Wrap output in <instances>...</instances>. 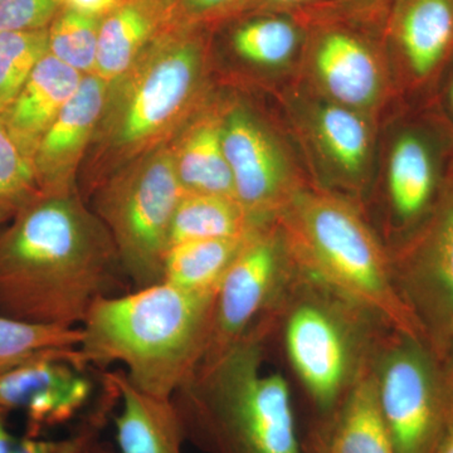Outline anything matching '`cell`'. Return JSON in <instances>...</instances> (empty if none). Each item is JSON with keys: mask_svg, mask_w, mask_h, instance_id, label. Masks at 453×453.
I'll return each instance as SVG.
<instances>
[{"mask_svg": "<svg viewBox=\"0 0 453 453\" xmlns=\"http://www.w3.org/2000/svg\"><path fill=\"white\" fill-rule=\"evenodd\" d=\"M61 9L59 0H0V32L49 29Z\"/></svg>", "mask_w": 453, "mask_h": 453, "instance_id": "32", "label": "cell"}, {"mask_svg": "<svg viewBox=\"0 0 453 453\" xmlns=\"http://www.w3.org/2000/svg\"><path fill=\"white\" fill-rule=\"evenodd\" d=\"M223 113L210 112L196 119L172 148L175 172L184 193L235 199L223 149Z\"/></svg>", "mask_w": 453, "mask_h": 453, "instance_id": "18", "label": "cell"}, {"mask_svg": "<svg viewBox=\"0 0 453 453\" xmlns=\"http://www.w3.org/2000/svg\"><path fill=\"white\" fill-rule=\"evenodd\" d=\"M107 91L109 83L96 74L83 76L74 96L41 139L33 166L42 195L71 193L74 169L96 133Z\"/></svg>", "mask_w": 453, "mask_h": 453, "instance_id": "12", "label": "cell"}, {"mask_svg": "<svg viewBox=\"0 0 453 453\" xmlns=\"http://www.w3.org/2000/svg\"><path fill=\"white\" fill-rule=\"evenodd\" d=\"M257 325L172 396L187 442L207 453H305L288 380L265 371Z\"/></svg>", "mask_w": 453, "mask_h": 453, "instance_id": "3", "label": "cell"}, {"mask_svg": "<svg viewBox=\"0 0 453 453\" xmlns=\"http://www.w3.org/2000/svg\"><path fill=\"white\" fill-rule=\"evenodd\" d=\"M451 104H452V107H453V83H452V88H451Z\"/></svg>", "mask_w": 453, "mask_h": 453, "instance_id": "39", "label": "cell"}, {"mask_svg": "<svg viewBox=\"0 0 453 453\" xmlns=\"http://www.w3.org/2000/svg\"><path fill=\"white\" fill-rule=\"evenodd\" d=\"M296 273L280 226H259L217 290L210 340L199 368L213 365L253 327L268 320Z\"/></svg>", "mask_w": 453, "mask_h": 453, "instance_id": "8", "label": "cell"}, {"mask_svg": "<svg viewBox=\"0 0 453 453\" xmlns=\"http://www.w3.org/2000/svg\"><path fill=\"white\" fill-rule=\"evenodd\" d=\"M106 372L120 392L121 410L113 414L119 453H183L187 441L173 399L136 388L124 369Z\"/></svg>", "mask_w": 453, "mask_h": 453, "instance_id": "16", "label": "cell"}, {"mask_svg": "<svg viewBox=\"0 0 453 453\" xmlns=\"http://www.w3.org/2000/svg\"><path fill=\"white\" fill-rule=\"evenodd\" d=\"M61 7L88 16H106L118 4L119 0H59Z\"/></svg>", "mask_w": 453, "mask_h": 453, "instance_id": "34", "label": "cell"}, {"mask_svg": "<svg viewBox=\"0 0 453 453\" xmlns=\"http://www.w3.org/2000/svg\"><path fill=\"white\" fill-rule=\"evenodd\" d=\"M170 26L166 0H119L101 18L94 74L109 85L118 81Z\"/></svg>", "mask_w": 453, "mask_h": 453, "instance_id": "15", "label": "cell"}, {"mask_svg": "<svg viewBox=\"0 0 453 453\" xmlns=\"http://www.w3.org/2000/svg\"><path fill=\"white\" fill-rule=\"evenodd\" d=\"M120 402L118 390L110 386L101 387V393L76 428L77 441L73 453H119L101 440L104 428L113 416Z\"/></svg>", "mask_w": 453, "mask_h": 453, "instance_id": "31", "label": "cell"}, {"mask_svg": "<svg viewBox=\"0 0 453 453\" xmlns=\"http://www.w3.org/2000/svg\"><path fill=\"white\" fill-rule=\"evenodd\" d=\"M140 160L98 193L94 211L111 235L133 290L163 281L170 226L184 196L172 148Z\"/></svg>", "mask_w": 453, "mask_h": 453, "instance_id": "7", "label": "cell"}, {"mask_svg": "<svg viewBox=\"0 0 453 453\" xmlns=\"http://www.w3.org/2000/svg\"><path fill=\"white\" fill-rule=\"evenodd\" d=\"M398 288L404 301L407 296L419 301L441 329L453 334V207Z\"/></svg>", "mask_w": 453, "mask_h": 453, "instance_id": "20", "label": "cell"}, {"mask_svg": "<svg viewBox=\"0 0 453 453\" xmlns=\"http://www.w3.org/2000/svg\"><path fill=\"white\" fill-rule=\"evenodd\" d=\"M0 232V315L79 327L98 299L122 294L111 235L73 193L40 195Z\"/></svg>", "mask_w": 453, "mask_h": 453, "instance_id": "1", "label": "cell"}, {"mask_svg": "<svg viewBox=\"0 0 453 453\" xmlns=\"http://www.w3.org/2000/svg\"><path fill=\"white\" fill-rule=\"evenodd\" d=\"M11 217H13V214H12L11 211L0 210V226H2L3 223L7 222Z\"/></svg>", "mask_w": 453, "mask_h": 453, "instance_id": "37", "label": "cell"}, {"mask_svg": "<svg viewBox=\"0 0 453 453\" xmlns=\"http://www.w3.org/2000/svg\"><path fill=\"white\" fill-rule=\"evenodd\" d=\"M214 299L166 282L101 297L81 325L83 366L119 363L136 388L172 398L205 356Z\"/></svg>", "mask_w": 453, "mask_h": 453, "instance_id": "2", "label": "cell"}, {"mask_svg": "<svg viewBox=\"0 0 453 453\" xmlns=\"http://www.w3.org/2000/svg\"><path fill=\"white\" fill-rule=\"evenodd\" d=\"M312 65L333 103L359 111L380 100L384 83L380 58L353 33H325L316 43Z\"/></svg>", "mask_w": 453, "mask_h": 453, "instance_id": "13", "label": "cell"}, {"mask_svg": "<svg viewBox=\"0 0 453 453\" xmlns=\"http://www.w3.org/2000/svg\"><path fill=\"white\" fill-rule=\"evenodd\" d=\"M205 46L199 29L170 26L110 83L97 130L119 159L149 153L186 119L201 95Z\"/></svg>", "mask_w": 453, "mask_h": 453, "instance_id": "5", "label": "cell"}, {"mask_svg": "<svg viewBox=\"0 0 453 453\" xmlns=\"http://www.w3.org/2000/svg\"><path fill=\"white\" fill-rule=\"evenodd\" d=\"M316 138L324 153L349 178L365 173L371 154V131L357 110L335 103L316 110Z\"/></svg>", "mask_w": 453, "mask_h": 453, "instance_id": "25", "label": "cell"}, {"mask_svg": "<svg viewBox=\"0 0 453 453\" xmlns=\"http://www.w3.org/2000/svg\"><path fill=\"white\" fill-rule=\"evenodd\" d=\"M276 220L303 275L383 326L417 339L418 323L396 285L395 270L353 205L327 193L303 190Z\"/></svg>", "mask_w": 453, "mask_h": 453, "instance_id": "4", "label": "cell"}, {"mask_svg": "<svg viewBox=\"0 0 453 453\" xmlns=\"http://www.w3.org/2000/svg\"><path fill=\"white\" fill-rule=\"evenodd\" d=\"M299 44L295 26L282 18H261L241 26L234 35V49L250 64L280 67L288 64Z\"/></svg>", "mask_w": 453, "mask_h": 453, "instance_id": "28", "label": "cell"}, {"mask_svg": "<svg viewBox=\"0 0 453 453\" xmlns=\"http://www.w3.org/2000/svg\"><path fill=\"white\" fill-rule=\"evenodd\" d=\"M83 74L47 53L7 111L5 127L33 162L37 146L52 122L81 85Z\"/></svg>", "mask_w": 453, "mask_h": 453, "instance_id": "14", "label": "cell"}, {"mask_svg": "<svg viewBox=\"0 0 453 453\" xmlns=\"http://www.w3.org/2000/svg\"><path fill=\"white\" fill-rule=\"evenodd\" d=\"M277 309L286 356L325 425L371 368L380 323L299 270Z\"/></svg>", "mask_w": 453, "mask_h": 453, "instance_id": "6", "label": "cell"}, {"mask_svg": "<svg viewBox=\"0 0 453 453\" xmlns=\"http://www.w3.org/2000/svg\"><path fill=\"white\" fill-rule=\"evenodd\" d=\"M47 53L49 29L0 32V115L14 103Z\"/></svg>", "mask_w": 453, "mask_h": 453, "instance_id": "26", "label": "cell"}, {"mask_svg": "<svg viewBox=\"0 0 453 453\" xmlns=\"http://www.w3.org/2000/svg\"><path fill=\"white\" fill-rule=\"evenodd\" d=\"M314 446L324 453H395L372 365L325 423Z\"/></svg>", "mask_w": 453, "mask_h": 453, "instance_id": "17", "label": "cell"}, {"mask_svg": "<svg viewBox=\"0 0 453 453\" xmlns=\"http://www.w3.org/2000/svg\"><path fill=\"white\" fill-rule=\"evenodd\" d=\"M101 18L62 8L49 27L50 55L79 71L95 73Z\"/></svg>", "mask_w": 453, "mask_h": 453, "instance_id": "27", "label": "cell"}, {"mask_svg": "<svg viewBox=\"0 0 453 453\" xmlns=\"http://www.w3.org/2000/svg\"><path fill=\"white\" fill-rule=\"evenodd\" d=\"M314 453H324V452L320 451V449H319L318 447L314 446Z\"/></svg>", "mask_w": 453, "mask_h": 453, "instance_id": "38", "label": "cell"}, {"mask_svg": "<svg viewBox=\"0 0 453 453\" xmlns=\"http://www.w3.org/2000/svg\"><path fill=\"white\" fill-rule=\"evenodd\" d=\"M259 226L234 198L184 193L170 226L168 250L189 241L247 237Z\"/></svg>", "mask_w": 453, "mask_h": 453, "instance_id": "21", "label": "cell"}, {"mask_svg": "<svg viewBox=\"0 0 453 453\" xmlns=\"http://www.w3.org/2000/svg\"><path fill=\"white\" fill-rule=\"evenodd\" d=\"M434 170L431 154L421 139L403 135L396 140L388 163V193L401 219L418 216L431 198Z\"/></svg>", "mask_w": 453, "mask_h": 453, "instance_id": "24", "label": "cell"}, {"mask_svg": "<svg viewBox=\"0 0 453 453\" xmlns=\"http://www.w3.org/2000/svg\"><path fill=\"white\" fill-rule=\"evenodd\" d=\"M86 371L64 357H44L0 374V407L22 411L27 436L73 421L91 401Z\"/></svg>", "mask_w": 453, "mask_h": 453, "instance_id": "11", "label": "cell"}, {"mask_svg": "<svg viewBox=\"0 0 453 453\" xmlns=\"http://www.w3.org/2000/svg\"><path fill=\"white\" fill-rule=\"evenodd\" d=\"M393 31L408 67L428 76L453 50V0H399Z\"/></svg>", "mask_w": 453, "mask_h": 453, "instance_id": "19", "label": "cell"}, {"mask_svg": "<svg viewBox=\"0 0 453 453\" xmlns=\"http://www.w3.org/2000/svg\"><path fill=\"white\" fill-rule=\"evenodd\" d=\"M81 339V326H50L0 315V374L44 357H64L86 371L77 349Z\"/></svg>", "mask_w": 453, "mask_h": 453, "instance_id": "23", "label": "cell"}, {"mask_svg": "<svg viewBox=\"0 0 453 453\" xmlns=\"http://www.w3.org/2000/svg\"><path fill=\"white\" fill-rule=\"evenodd\" d=\"M250 235L189 241L170 247L164 258L162 282L187 291L217 294L223 277Z\"/></svg>", "mask_w": 453, "mask_h": 453, "instance_id": "22", "label": "cell"}, {"mask_svg": "<svg viewBox=\"0 0 453 453\" xmlns=\"http://www.w3.org/2000/svg\"><path fill=\"white\" fill-rule=\"evenodd\" d=\"M222 142L235 201L258 225L276 219L300 192L279 142L241 107L223 113Z\"/></svg>", "mask_w": 453, "mask_h": 453, "instance_id": "10", "label": "cell"}, {"mask_svg": "<svg viewBox=\"0 0 453 453\" xmlns=\"http://www.w3.org/2000/svg\"><path fill=\"white\" fill-rule=\"evenodd\" d=\"M434 453H453V422L449 425Z\"/></svg>", "mask_w": 453, "mask_h": 453, "instance_id": "36", "label": "cell"}, {"mask_svg": "<svg viewBox=\"0 0 453 453\" xmlns=\"http://www.w3.org/2000/svg\"><path fill=\"white\" fill-rule=\"evenodd\" d=\"M170 23L184 28L201 29L249 8L253 0H166Z\"/></svg>", "mask_w": 453, "mask_h": 453, "instance_id": "30", "label": "cell"}, {"mask_svg": "<svg viewBox=\"0 0 453 453\" xmlns=\"http://www.w3.org/2000/svg\"><path fill=\"white\" fill-rule=\"evenodd\" d=\"M11 411L0 407V453H73L77 445L76 434L61 440L19 437L9 429Z\"/></svg>", "mask_w": 453, "mask_h": 453, "instance_id": "33", "label": "cell"}, {"mask_svg": "<svg viewBox=\"0 0 453 453\" xmlns=\"http://www.w3.org/2000/svg\"><path fill=\"white\" fill-rule=\"evenodd\" d=\"M306 2L309 0H253L252 4L257 12H271L296 7Z\"/></svg>", "mask_w": 453, "mask_h": 453, "instance_id": "35", "label": "cell"}, {"mask_svg": "<svg viewBox=\"0 0 453 453\" xmlns=\"http://www.w3.org/2000/svg\"><path fill=\"white\" fill-rule=\"evenodd\" d=\"M372 371L395 452H436L453 418L417 339L398 333L387 344L378 342Z\"/></svg>", "mask_w": 453, "mask_h": 453, "instance_id": "9", "label": "cell"}, {"mask_svg": "<svg viewBox=\"0 0 453 453\" xmlns=\"http://www.w3.org/2000/svg\"><path fill=\"white\" fill-rule=\"evenodd\" d=\"M42 195L31 157L0 118V210L16 213Z\"/></svg>", "mask_w": 453, "mask_h": 453, "instance_id": "29", "label": "cell"}]
</instances>
